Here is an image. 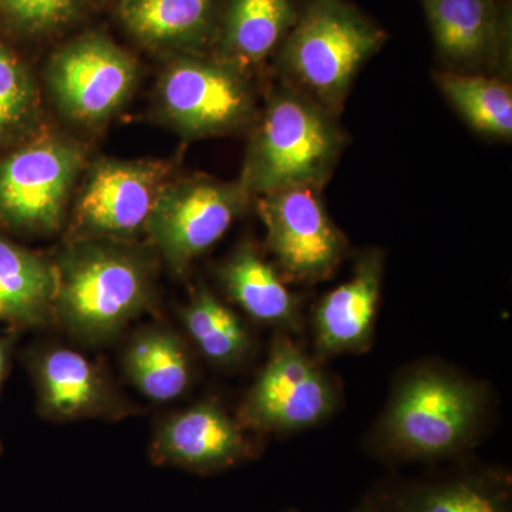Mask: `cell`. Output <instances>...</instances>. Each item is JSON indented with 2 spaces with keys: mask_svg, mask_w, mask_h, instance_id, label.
<instances>
[{
  "mask_svg": "<svg viewBox=\"0 0 512 512\" xmlns=\"http://www.w3.org/2000/svg\"><path fill=\"white\" fill-rule=\"evenodd\" d=\"M99 0H0V30L23 40H40L72 28Z\"/></svg>",
  "mask_w": 512,
  "mask_h": 512,
  "instance_id": "cell-25",
  "label": "cell"
},
{
  "mask_svg": "<svg viewBox=\"0 0 512 512\" xmlns=\"http://www.w3.org/2000/svg\"><path fill=\"white\" fill-rule=\"evenodd\" d=\"M255 454L244 426L212 397L161 420L150 444V460L156 466L201 476L237 467Z\"/></svg>",
  "mask_w": 512,
  "mask_h": 512,
  "instance_id": "cell-13",
  "label": "cell"
},
{
  "mask_svg": "<svg viewBox=\"0 0 512 512\" xmlns=\"http://www.w3.org/2000/svg\"><path fill=\"white\" fill-rule=\"evenodd\" d=\"M218 281L229 301L248 318L288 332L302 328L296 296L275 264L251 242H242L217 269Z\"/></svg>",
  "mask_w": 512,
  "mask_h": 512,
  "instance_id": "cell-19",
  "label": "cell"
},
{
  "mask_svg": "<svg viewBox=\"0 0 512 512\" xmlns=\"http://www.w3.org/2000/svg\"><path fill=\"white\" fill-rule=\"evenodd\" d=\"M370 497L377 512H512V480L497 468H463Z\"/></svg>",
  "mask_w": 512,
  "mask_h": 512,
  "instance_id": "cell-17",
  "label": "cell"
},
{
  "mask_svg": "<svg viewBox=\"0 0 512 512\" xmlns=\"http://www.w3.org/2000/svg\"><path fill=\"white\" fill-rule=\"evenodd\" d=\"M483 387L436 366L403 377L373 436L392 461H440L473 446L484 420Z\"/></svg>",
  "mask_w": 512,
  "mask_h": 512,
  "instance_id": "cell-3",
  "label": "cell"
},
{
  "mask_svg": "<svg viewBox=\"0 0 512 512\" xmlns=\"http://www.w3.org/2000/svg\"><path fill=\"white\" fill-rule=\"evenodd\" d=\"M40 416L52 421H117L138 414L106 367L60 345L33 346L23 356Z\"/></svg>",
  "mask_w": 512,
  "mask_h": 512,
  "instance_id": "cell-12",
  "label": "cell"
},
{
  "mask_svg": "<svg viewBox=\"0 0 512 512\" xmlns=\"http://www.w3.org/2000/svg\"><path fill=\"white\" fill-rule=\"evenodd\" d=\"M178 315L188 339L211 365L238 366L251 352L247 323L202 282L192 289Z\"/></svg>",
  "mask_w": 512,
  "mask_h": 512,
  "instance_id": "cell-22",
  "label": "cell"
},
{
  "mask_svg": "<svg viewBox=\"0 0 512 512\" xmlns=\"http://www.w3.org/2000/svg\"><path fill=\"white\" fill-rule=\"evenodd\" d=\"M320 192L289 187L254 198L266 248L286 282L326 281L349 255L348 238L330 218Z\"/></svg>",
  "mask_w": 512,
  "mask_h": 512,
  "instance_id": "cell-11",
  "label": "cell"
},
{
  "mask_svg": "<svg viewBox=\"0 0 512 512\" xmlns=\"http://www.w3.org/2000/svg\"><path fill=\"white\" fill-rule=\"evenodd\" d=\"M53 259L55 325L76 342L107 345L157 311L160 259L147 241L66 239Z\"/></svg>",
  "mask_w": 512,
  "mask_h": 512,
  "instance_id": "cell-1",
  "label": "cell"
},
{
  "mask_svg": "<svg viewBox=\"0 0 512 512\" xmlns=\"http://www.w3.org/2000/svg\"><path fill=\"white\" fill-rule=\"evenodd\" d=\"M19 333L12 332V330L5 329V332L0 333V393H2L3 384L8 379L10 367H12L13 352H15L16 340H18ZM3 444L0 440V454H2Z\"/></svg>",
  "mask_w": 512,
  "mask_h": 512,
  "instance_id": "cell-26",
  "label": "cell"
},
{
  "mask_svg": "<svg viewBox=\"0 0 512 512\" xmlns=\"http://www.w3.org/2000/svg\"><path fill=\"white\" fill-rule=\"evenodd\" d=\"M43 127L42 97L35 76L0 39V153Z\"/></svg>",
  "mask_w": 512,
  "mask_h": 512,
  "instance_id": "cell-24",
  "label": "cell"
},
{
  "mask_svg": "<svg viewBox=\"0 0 512 512\" xmlns=\"http://www.w3.org/2000/svg\"><path fill=\"white\" fill-rule=\"evenodd\" d=\"M296 18L295 0H225L212 53L252 72L275 56Z\"/></svg>",
  "mask_w": 512,
  "mask_h": 512,
  "instance_id": "cell-21",
  "label": "cell"
},
{
  "mask_svg": "<svg viewBox=\"0 0 512 512\" xmlns=\"http://www.w3.org/2000/svg\"><path fill=\"white\" fill-rule=\"evenodd\" d=\"M437 84L448 103L478 133L497 140L512 138V90L508 83L483 73L444 70Z\"/></svg>",
  "mask_w": 512,
  "mask_h": 512,
  "instance_id": "cell-23",
  "label": "cell"
},
{
  "mask_svg": "<svg viewBox=\"0 0 512 512\" xmlns=\"http://www.w3.org/2000/svg\"><path fill=\"white\" fill-rule=\"evenodd\" d=\"M383 269L382 251H367L357 259L348 281L320 299L313 313V335L319 356L362 353L370 348Z\"/></svg>",
  "mask_w": 512,
  "mask_h": 512,
  "instance_id": "cell-15",
  "label": "cell"
},
{
  "mask_svg": "<svg viewBox=\"0 0 512 512\" xmlns=\"http://www.w3.org/2000/svg\"><path fill=\"white\" fill-rule=\"evenodd\" d=\"M56 291L53 255L0 234V325L16 333L55 325Z\"/></svg>",
  "mask_w": 512,
  "mask_h": 512,
  "instance_id": "cell-18",
  "label": "cell"
},
{
  "mask_svg": "<svg viewBox=\"0 0 512 512\" xmlns=\"http://www.w3.org/2000/svg\"><path fill=\"white\" fill-rule=\"evenodd\" d=\"M254 198L237 181L211 175L174 177L148 221L146 241L174 276H185L251 208Z\"/></svg>",
  "mask_w": 512,
  "mask_h": 512,
  "instance_id": "cell-8",
  "label": "cell"
},
{
  "mask_svg": "<svg viewBox=\"0 0 512 512\" xmlns=\"http://www.w3.org/2000/svg\"><path fill=\"white\" fill-rule=\"evenodd\" d=\"M225 0H119L117 16L141 46L165 56L212 53Z\"/></svg>",
  "mask_w": 512,
  "mask_h": 512,
  "instance_id": "cell-16",
  "label": "cell"
},
{
  "mask_svg": "<svg viewBox=\"0 0 512 512\" xmlns=\"http://www.w3.org/2000/svg\"><path fill=\"white\" fill-rule=\"evenodd\" d=\"M89 153L82 141L40 127L0 156V234L50 237L67 224Z\"/></svg>",
  "mask_w": 512,
  "mask_h": 512,
  "instance_id": "cell-5",
  "label": "cell"
},
{
  "mask_svg": "<svg viewBox=\"0 0 512 512\" xmlns=\"http://www.w3.org/2000/svg\"><path fill=\"white\" fill-rule=\"evenodd\" d=\"M346 143L336 114L279 82L252 123L238 183L252 198L289 187L323 190Z\"/></svg>",
  "mask_w": 512,
  "mask_h": 512,
  "instance_id": "cell-2",
  "label": "cell"
},
{
  "mask_svg": "<svg viewBox=\"0 0 512 512\" xmlns=\"http://www.w3.org/2000/svg\"><path fill=\"white\" fill-rule=\"evenodd\" d=\"M382 28L346 0H308L275 53L279 82L339 116L360 69L382 49Z\"/></svg>",
  "mask_w": 512,
  "mask_h": 512,
  "instance_id": "cell-4",
  "label": "cell"
},
{
  "mask_svg": "<svg viewBox=\"0 0 512 512\" xmlns=\"http://www.w3.org/2000/svg\"><path fill=\"white\" fill-rule=\"evenodd\" d=\"M338 402L328 373L281 333L242 399L237 419L245 430L254 433H292L328 419Z\"/></svg>",
  "mask_w": 512,
  "mask_h": 512,
  "instance_id": "cell-10",
  "label": "cell"
},
{
  "mask_svg": "<svg viewBox=\"0 0 512 512\" xmlns=\"http://www.w3.org/2000/svg\"><path fill=\"white\" fill-rule=\"evenodd\" d=\"M154 106L165 126L187 140L247 130L259 110L252 72L214 53L168 57Z\"/></svg>",
  "mask_w": 512,
  "mask_h": 512,
  "instance_id": "cell-6",
  "label": "cell"
},
{
  "mask_svg": "<svg viewBox=\"0 0 512 512\" xmlns=\"http://www.w3.org/2000/svg\"><path fill=\"white\" fill-rule=\"evenodd\" d=\"M352 512H377L376 505L373 503L372 497L367 498V500L363 501L360 504V507H357L355 511Z\"/></svg>",
  "mask_w": 512,
  "mask_h": 512,
  "instance_id": "cell-27",
  "label": "cell"
},
{
  "mask_svg": "<svg viewBox=\"0 0 512 512\" xmlns=\"http://www.w3.org/2000/svg\"><path fill=\"white\" fill-rule=\"evenodd\" d=\"M174 174V161L164 158L89 161L70 205L66 239L140 241Z\"/></svg>",
  "mask_w": 512,
  "mask_h": 512,
  "instance_id": "cell-7",
  "label": "cell"
},
{
  "mask_svg": "<svg viewBox=\"0 0 512 512\" xmlns=\"http://www.w3.org/2000/svg\"><path fill=\"white\" fill-rule=\"evenodd\" d=\"M121 367L134 389L154 403L175 402L194 382V363L183 336L160 323L144 326L131 336Z\"/></svg>",
  "mask_w": 512,
  "mask_h": 512,
  "instance_id": "cell-20",
  "label": "cell"
},
{
  "mask_svg": "<svg viewBox=\"0 0 512 512\" xmlns=\"http://www.w3.org/2000/svg\"><path fill=\"white\" fill-rule=\"evenodd\" d=\"M136 59L103 32L74 37L53 52L45 67L47 93L74 126L109 123L136 92Z\"/></svg>",
  "mask_w": 512,
  "mask_h": 512,
  "instance_id": "cell-9",
  "label": "cell"
},
{
  "mask_svg": "<svg viewBox=\"0 0 512 512\" xmlns=\"http://www.w3.org/2000/svg\"><path fill=\"white\" fill-rule=\"evenodd\" d=\"M289 512H298V511H289Z\"/></svg>",
  "mask_w": 512,
  "mask_h": 512,
  "instance_id": "cell-28",
  "label": "cell"
},
{
  "mask_svg": "<svg viewBox=\"0 0 512 512\" xmlns=\"http://www.w3.org/2000/svg\"><path fill=\"white\" fill-rule=\"evenodd\" d=\"M448 70L494 72L507 62V18L498 0H421Z\"/></svg>",
  "mask_w": 512,
  "mask_h": 512,
  "instance_id": "cell-14",
  "label": "cell"
}]
</instances>
